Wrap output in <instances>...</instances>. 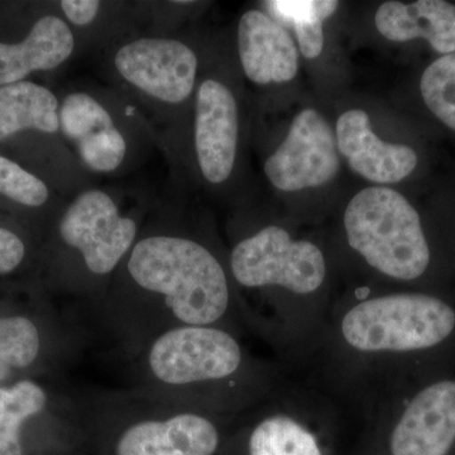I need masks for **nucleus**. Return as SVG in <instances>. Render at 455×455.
<instances>
[{
    "label": "nucleus",
    "instance_id": "9",
    "mask_svg": "<svg viewBox=\"0 0 455 455\" xmlns=\"http://www.w3.org/2000/svg\"><path fill=\"white\" fill-rule=\"evenodd\" d=\"M455 311L427 293H391L359 301L340 322V335L350 349L387 355L433 348L451 337Z\"/></svg>",
    "mask_w": 455,
    "mask_h": 455
},
{
    "label": "nucleus",
    "instance_id": "10",
    "mask_svg": "<svg viewBox=\"0 0 455 455\" xmlns=\"http://www.w3.org/2000/svg\"><path fill=\"white\" fill-rule=\"evenodd\" d=\"M89 331L49 307L0 311V386L66 370L80 358Z\"/></svg>",
    "mask_w": 455,
    "mask_h": 455
},
{
    "label": "nucleus",
    "instance_id": "23",
    "mask_svg": "<svg viewBox=\"0 0 455 455\" xmlns=\"http://www.w3.org/2000/svg\"><path fill=\"white\" fill-rule=\"evenodd\" d=\"M269 13L293 27L299 49L307 59H315L324 46L323 23L339 7L334 0H271L263 2Z\"/></svg>",
    "mask_w": 455,
    "mask_h": 455
},
{
    "label": "nucleus",
    "instance_id": "3",
    "mask_svg": "<svg viewBox=\"0 0 455 455\" xmlns=\"http://www.w3.org/2000/svg\"><path fill=\"white\" fill-rule=\"evenodd\" d=\"M127 361V390L158 403L220 415L253 396L256 371L230 329L188 325L156 335Z\"/></svg>",
    "mask_w": 455,
    "mask_h": 455
},
{
    "label": "nucleus",
    "instance_id": "21",
    "mask_svg": "<svg viewBox=\"0 0 455 455\" xmlns=\"http://www.w3.org/2000/svg\"><path fill=\"white\" fill-rule=\"evenodd\" d=\"M0 199L36 214L44 235L68 202L49 182L4 155H0Z\"/></svg>",
    "mask_w": 455,
    "mask_h": 455
},
{
    "label": "nucleus",
    "instance_id": "26",
    "mask_svg": "<svg viewBox=\"0 0 455 455\" xmlns=\"http://www.w3.org/2000/svg\"><path fill=\"white\" fill-rule=\"evenodd\" d=\"M33 248L28 236L17 228L0 224V277L9 276L31 262Z\"/></svg>",
    "mask_w": 455,
    "mask_h": 455
},
{
    "label": "nucleus",
    "instance_id": "1",
    "mask_svg": "<svg viewBox=\"0 0 455 455\" xmlns=\"http://www.w3.org/2000/svg\"><path fill=\"white\" fill-rule=\"evenodd\" d=\"M235 307L229 263L194 233L170 196L156 200L106 298L90 316L128 358L156 335L179 326L232 331Z\"/></svg>",
    "mask_w": 455,
    "mask_h": 455
},
{
    "label": "nucleus",
    "instance_id": "24",
    "mask_svg": "<svg viewBox=\"0 0 455 455\" xmlns=\"http://www.w3.org/2000/svg\"><path fill=\"white\" fill-rule=\"evenodd\" d=\"M420 89L431 113L455 131V53L442 56L427 66Z\"/></svg>",
    "mask_w": 455,
    "mask_h": 455
},
{
    "label": "nucleus",
    "instance_id": "15",
    "mask_svg": "<svg viewBox=\"0 0 455 455\" xmlns=\"http://www.w3.org/2000/svg\"><path fill=\"white\" fill-rule=\"evenodd\" d=\"M77 53L70 27L57 11L55 2L18 40H0V86L26 82L36 73H51L68 64Z\"/></svg>",
    "mask_w": 455,
    "mask_h": 455
},
{
    "label": "nucleus",
    "instance_id": "7",
    "mask_svg": "<svg viewBox=\"0 0 455 455\" xmlns=\"http://www.w3.org/2000/svg\"><path fill=\"white\" fill-rule=\"evenodd\" d=\"M0 455H92L86 392L36 379L0 386Z\"/></svg>",
    "mask_w": 455,
    "mask_h": 455
},
{
    "label": "nucleus",
    "instance_id": "5",
    "mask_svg": "<svg viewBox=\"0 0 455 455\" xmlns=\"http://www.w3.org/2000/svg\"><path fill=\"white\" fill-rule=\"evenodd\" d=\"M88 395L92 455H217L223 419L127 390Z\"/></svg>",
    "mask_w": 455,
    "mask_h": 455
},
{
    "label": "nucleus",
    "instance_id": "25",
    "mask_svg": "<svg viewBox=\"0 0 455 455\" xmlns=\"http://www.w3.org/2000/svg\"><path fill=\"white\" fill-rule=\"evenodd\" d=\"M190 0H146L145 32L154 35H176L190 12L199 5Z\"/></svg>",
    "mask_w": 455,
    "mask_h": 455
},
{
    "label": "nucleus",
    "instance_id": "14",
    "mask_svg": "<svg viewBox=\"0 0 455 455\" xmlns=\"http://www.w3.org/2000/svg\"><path fill=\"white\" fill-rule=\"evenodd\" d=\"M455 443V381L427 386L412 397L390 436L391 455H447Z\"/></svg>",
    "mask_w": 455,
    "mask_h": 455
},
{
    "label": "nucleus",
    "instance_id": "20",
    "mask_svg": "<svg viewBox=\"0 0 455 455\" xmlns=\"http://www.w3.org/2000/svg\"><path fill=\"white\" fill-rule=\"evenodd\" d=\"M59 95L41 84L0 86V143L26 131L61 133Z\"/></svg>",
    "mask_w": 455,
    "mask_h": 455
},
{
    "label": "nucleus",
    "instance_id": "22",
    "mask_svg": "<svg viewBox=\"0 0 455 455\" xmlns=\"http://www.w3.org/2000/svg\"><path fill=\"white\" fill-rule=\"evenodd\" d=\"M244 455H323L315 434L286 412H269L247 427Z\"/></svg>",
    "mask_w": 455,
    "mask_h": 455
},
{
    "label": "nucleus",
    "instance_id": "13",
    "mask_svg": "<svg viewBox=\"0 0 455 455\" xmlns=\"http://www.w3.org/2000/svg\"><path fill=\"white\" fill-rule=\"evenodd\" d=\"M339 169L334 132L314 109L302 110L295 116L286 140L263 164L272 187L286 193L322 187Z\"/></svg>",
    "mask_w": 455,
    "mask_h": 455
},
{
    "label": "nucleus",
    "instance_id": "8",
    "mask_svg": "<svg viewBox=\"0 0 455 455\" xmlns=\"http://www.w3.org/2000/svg\"><path fill=\"white\" fill-rule=\"evenodd\" d=\"M348 243L371 267L395 280L423 276L430 263L420 215L390 188H368L344 212Z\"/></svg>",
    "mask_w": 455,
    "mask_h": 455
},
{
    "label": "nucleus",
    "instance_id": "11",
    "mask_svg": "<svg viewBox=\"0 0 455 455\" xmlns=\"http://www.w3.org/2000/svg\"><path fill=\"white\" fill-rule=\"evenodd\" d=\"M233 283L256 291L283 287L298 295L315 292L324 283V254L309 241H296L278 226L260 228L239 239L229 257Z\"/></svg>",
    "mask_w": 455,
    "mask_h": 455
},
{
    "label": "nucleus",
    "instance_id": "2",
    "mask_svg": "<svg viewBox=\"0 0 455 455\" xmlns=\"http://www.w3.org/2000/svg\"><path fill=\"white\" fill-rule=\"evenodd\" d=\"M155 202L145 191L95 184L68 199L38 253L46 290L90 315L106 298Z\"/></svg>",
    "mask_w": 455,
    "mask_h": 455
},
{
    "label": "nucleus",
    "instance_id": "6",
    "mask_svg": "<svg viewBox=\"0 0 455 455\" xmlns=\"http://www.w3.org/2000/svg\"><path fill=\"white\" fill-rule=\"evenodd\" d=\"M62 137L92 178H123L139 170L160 137L151 121L118 89L75 83L59 95Z\"/></svg>",
    "mask_w": 455,
    "mask_h": 455
},
{
    "label": "nucleus",
    "instance_id": "19",
    "mask_svg": "<svg viewBox=\"0 0 455 455\" xmlns=\"http://www.w3.org/2000/svg\"><path fill=\"white\" fill-rule=\"evenodd\" d=\"M374 23L387 40L424 38L436 52L455 53V5L444 0L386 2L377 9Z\"/></svg>",
    "mask_w": 455,
    "mask_h": 455
},
{
    "label": "nucleus",
    "instance_id": "16",
    "mask_svg": "<svg viewBox=\"0 0 455 455\" xmlns=\"http://www.w3.org/2000/svg\"><path fill=\"white\" fill-rule=\"evenodd\" d=\"M238 59L256 85L290 82L299 70V51L290 33L269 14L251 9L239 18Z\"/></svg>",
    "mask_w": 455,
    "mask_h": 455
},
{
    "label": "nucleus",
    "instance_id": "18",
    "mask_svg": "<svg viewBox=\"0 0 455 455\" xmlns=\"http://www.w3.org/2000/svg\"><path fill=\"white\" fill-rule=\"evenodd\" d=\"M55 5L74 33L79 56L89 52L100 55L146 29V2L59 0Z\"/></svg>",
    "mask_w": 455,
    "mask_h": 455
},
{
    "label": "nucleus",
    "instance_id": "4",
    "mask_svg": "<svg viewBox=\"0 0 455 455\" xmlns=\"http://www.w3.org/2000/svg\"><path fill=\"white\" fill-rule=\"evenodd\" d=\"M100 65L108 85L130 98L154 124L172 175L187 145L202 70L193 42L181 33L140 32L100 53Z\"/></svg>",
    "mask_w": 455,
    "mask_h": 455
},
{
    "label": "nucleus",
    "instance_id": "17",
    "mask_svg": "<svg viewBox=\"0 0 455 455\" xmlns=\"http://www.w3.org/2000/svg\"><path fill=\"white\" fill-rule=\"evenodd\" d=\"M335 140L350 169L377 184H396L418 166L414 149L383 142L373 133L368 114L361 109L341 114Z\"/></svg>",
    "mask_w": 455,
    "mask_h": 455
},
{
    "label": "nucleus",
    "instance_id": "12",
    "mask_svg": "<svg viewBox=\"0 0 455 455\" xmlns=\"http://www.w3.org/2000/svg\"><path fill=\"white\" fill-rule=\"evenodd\" d=\"M241 128V107L235 90L220 76L200 73L178 170L188 161L206 185L224 187L238 164Z\"/></svg>",
    "mask_w": 455,
    "mask_h": 455
}]
</instances>
